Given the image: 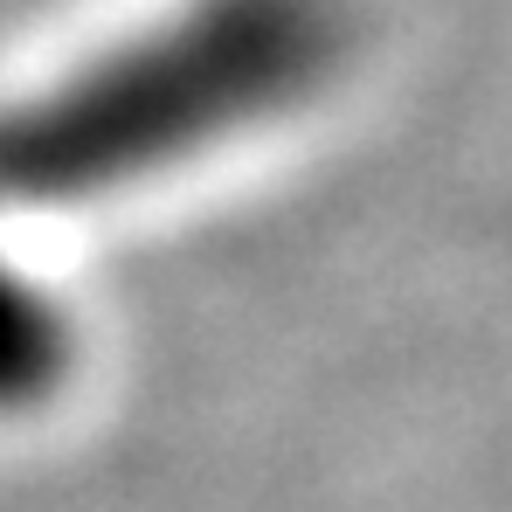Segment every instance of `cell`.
I'll list each match as a JSON object with an SVG mask.
<instances>
[{
	"label": "cell",
	"mask_w": 512,
	"mask_h": 512,
	"mask_svg": "<svg viewBox=\"0 0 512 512\" xmlns=\"http://www.w3.org/2000/svg\"><path fill=\"white\" fill-rule=\"evenodd\" d=\"M326 0H194L180 21L0 111V201L63 208L146 180L326 77Z\"/></svg>",
	"instance_id": "1"
},
{
	"label": "cell",
	"mask_w": 512,
	"mask_h": 512,
	"mask_svg": "<svg viewBox=\"0 0 512 512\" xmlns=\"http://www.w3.org/2000/svg\"><path fill=\"white\" fill-rule=\"evenodd\" d=\"M63 367H70V326L28 277L0 263V409L42 402L63 381Z\"/></svg>",
	"instance_id": "2"
}]
</instances>
